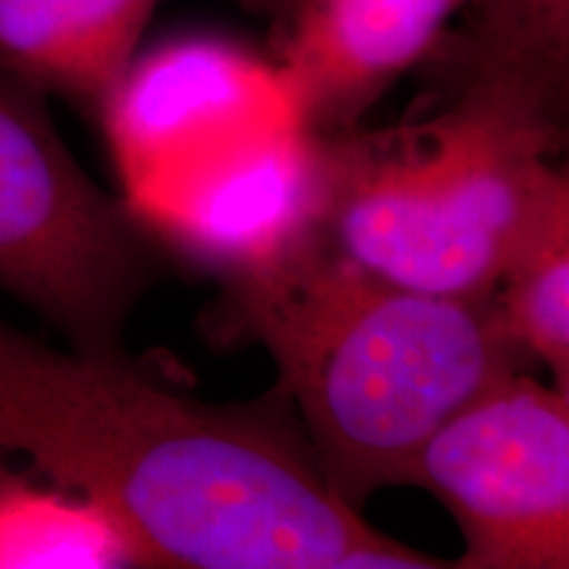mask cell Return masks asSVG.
Wrapping results in <instances>:
<instances>
[{"label":"cell","instance_id":"4","mask_svg":"<svg viewBox=\"0 0 569 569\" xmlns=\"http://www.w3.org/2000/svg\"><path fill=\"white\" fill-rule=\"evenodd\" d=\"M148 280L142 227L124 198L90 180L40 90L0 74V290L77 351L122 353Z\"/></svg>","mask_w":569,"mask_h":569},{"label":"cell","instance_id":"6","mask_svg":"<svg viewBox=\"0 0 569 569\" xmlns=\"http://www.w3.org/2000/svg\"><path fill=\"white\" fill-rule=\"evenodd\" d=\"M469 0H296L274 30V84L290 127L338 134L361 124L427 61Z\"/></svg>","mask_w":569,"mask_h":569},{"label":"cell","instance_id":"3","mask_svg":"<svg viewBox=\"0 0 569 569\" xmlns=\"http://www.w3.org/2000/svg\"><path fill=\"white\" fill-rule=\"evenodd\" d=\"M309 138L317 240L388 282L482 301L565 127L453 90L422 122Z\"/></svg>","mask_w":569,"mask_h":569},{"label":"cell","instance_id":"1","mask_svg":"<svg viewBox=\"0 0 569 569\" xmlns=\"http://www.w3.org/2000/svg\"><path fill=\"white\" fill-rule=\"evenodd\" d=\"M0 475L69 501L138 569H330L377 530L301 430L161 388L122 353L0 319Z\"/></svg>","mask_w":569,"mask_h":569},{"label":"cell","instance_id":"7","mask_svg":"<svg viewBox=\"0 0 569 569\" xmlns=\"http://www.w3.org/2000/svg\"><path fill=\"white\" fill-rule=\"evenodd\" d=\"M161 0H0V74L101 117Z\"/></svg>","mask_w":569,"mask_h":569},{"label":"cell","instance_id":"11","mask_svg":"<svg viewBox=\"0 0 569 569\" xmlns=\"http://www.w3.org/2000/svg\"><path fill=\"white\" fill-rule=\"evenodd\" d=\"M330 569H467L461 561H436L427 559L422 553L403 549V546L393 543V540L382 538L380 532H375L372 538H367L365 543L353 546L351 551H346L336 565Z\"/></svg>","mask_w":569,"mask_h":569},{"label":"cell","instance_id":"10","mask_svg":"<svg viewBox=\"0 0 569 569\" xmlns=\"http://www.w3.org/2000/svg\"><path fill=\"white\" fill-rule=\"evenodd\" d=\"M127 567L109 532L30 482L0 475V569H119Z\"/></svg>","mask_w":569,"mask_h":569},{"label":"cell","instance_id":"8","mask_svg":"<svg viewBox=\"0 0 569 569\" xmlns=\"http://www.w3.org/2000/svg\"><path fill=\"white\" fill-rule=\"evenodd\" d=\"M459 19L432 51L446 92H482L567 122L569 0H469Z\"/></svg>","mask_w":569,"mask_h":569},{"label":"cell","instance_id":"2","mask_svg":"<svg viewBox=\"0 0 569 569\" xmlns=\"http://www.w3.org/2000/svg\"><path fill=\"white\" fill-rule=\"evenodd\" d=\"M227 290L272 353L325 482L353 509L415 486L427 440L528 365L493 298L403 288L317 238Z\"/></svg>","mask_w":569,"mask_h":569},{"label":"cell","instance_id":"5","mask_svg":"<svg viewBox=\"0 0 569 569\" xmlns=\"http://www.w3.org/2000/svg\"><path fill=\"white\" fill-rule=\"evenodd\" d=\"M415 488L457 519L467 569H569V393L507 377L427 440Z\"/></svg>","mask_w":569,"mask_h":569},{"label":"cell","instance_id":"9","mask_svg":"<svg viewBox=\"0 0 569 569\" xmlns=\"http://www.w3.org/2000/svg\"><path fill=\"white\" fill-rule=\"evenodd\" d=\"M493 303L511 343L569 393V177L559 163L511 240Z\"/></svg>","mask_w":569,"mask_h":569},{"label":"cell","instance_id":"12","mask_svg":"<svg viewBox=\"0 0 569 569\" xmlns=\"http://www.w3.org/2000/svg\"><path fill=\"white\" fill-rule=\"evenodd\" d=\"M240 3H243L251 13H256V17H264L272 21L277 30V27L288 19V13L293 9L296 0H240Z\"/></svg>","mask_w":569,"mask_h":569}]
</instances>
